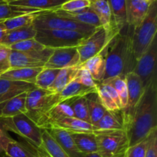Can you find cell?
<instances>
[{"instance_id":"obj_42","label":"cell","mask_w":157,"mask_h":157,"mask_svg":"<svg viewBox=\"0 0 157 157\" xmlns=\"http://www.w3.org/2000/svg\"><path fill=\"white\" fill-rule=\"evenodd\" d=\"M90 0H68L60 7L59 9L67 12H75L90 6Z\"/></svg>"},{"instance_id":"obj_1","label":"cell","mask_w":157,"mask_h":157,"mask_svg":"<svg viewBox=\"0 0 157 157\" xmlns=\"http://www.w3.org/2000/svg\"><path fill=\"white\" fill-rule=\"evenodd\" d=\"M123 115L129 147L146 139L157 130V78L144 89L133 110Z\"/></svg>"},{"instance_id":"obj_25","label":"cell","mask_w":157,"mask_h":157,"mask_svg":"<svg viewBox=\"0 0 157 157\" xmlns=\"http://www.w3.org/2000/svg\"><path fill=\"white\" fill-rule=\"evenodd\" d=\"M52 127H58L69 133H94L96 130L92 124L74 117L64 118L55 123Z\"/></svg>"},{"instance_id":"obj_24","label":"cell","mask_w":157,"mask_h":157,"mask_svg":"<svg viewBox=\"0 0 157 157\" xmlns=\"http://www.w3.org/2000/svg\"><path fill=\"white\" fill-rule=\"evenodd\" d=\"M36 151L38 155L46 157H70L47 130H43L41 146Z\"/></svg>"},{"instance_id":"obj_53","label":"cell","mask_w":157,"mask_h":157,"mask_svg":"<svg viewBox=\"0 0 157 157\" xmlns=\"http://www.w3.org/2000/svg\"><path fill=\"white\" fill-rule=\"evenodd\" d=\"M90 1H91V2H93V1H96V0H90Z\"/></svg>"},{"instance_id":"obj_34","label":"cell","mask_w":157,"mask_h":157,"mask_svg":"<svg viewBox=\"0 0 157 157\" xmlns=\"http://www.w3.org/2000/svg\"><path fill=\"white\" fill-rule=\"evenodd\" d=\"M35 12H40V11L12 6L9 4L7 0H0V22L9 19V18H14V17Z\"/></svg>"},{"instance_id":"obj_12","label":"cell","mask_w":157,"mask_h":157,"mask_svg":"<svg viewBox=\"0 0 157 157\" xmlns=\"http://www.w3.org/2000/svg\"><path fill=\"white\" fill-rule=\"evenodd\" d=\"M80 56L77 48H63L54 49L44 67L61 70L80 66Z\"/></svg>"},{"instance_id":"obj_44","label":"cell","mask_w":157,"mask_h":157,"mask_svg":"<svg viewBox=\"0 0 157 157\" xmlns=\"http://www.w3.org/2000/svg\"><path fill=\"white\" fill-rule=\"evenodd\" d=\"M11 49L0 44V75L11 69L10 66Z\"/></svg>"},{"instance_id":"obj_16","label":"cell","mask_w":157,"mask_h":157,"mask_svg":"<svg viewBox=\"0 0 157 157\" xmlns=\"http://www.w3.org/2000/svg\"><path fill=\"white\" fill-rule=\"evenodd\" d=\"M48 133L56 140L60 147L65 151L70 157H84L83 154L77 147L71 133L58 127H51L47 129Z\"/></svg>"},{"instance_id":"obj_33","label":"cell","mask_w":157,"mask_h":157,"mask_svg":"<svg viewBox=\"0 0 157 157\" xmlns=\"http://www.w3.org/2000/svg\"><path fill=\"white\" fill-rule=\"evenodd\" d=\"M85 98L88 107L90 124L95 127L107 110L101 104L97 92L86 95Z\"/></svg>"},{"instance_id":"obj_41","label":"cell","mask_w":157,"mask_h":157,"mask_svg":"<svg viewBox=\"0 0 157 157\" xmlns=\"http://www.w3.org/2000/svg\"><path fill=\"white\" fill-rule=\"evenodd\" d=\"M97 94L98 95L101 104L104 106V108L109 111H117L121 109L115 104L114 101L111 98L108 93L105 90L101 84H98L97 86Z\"/></svg>"},{"instance_id":"obj_45","label":"cell","mask_w":157,"mask_h":157,"mask_svg":"<svg viewBox=\"0 0 157 157\" xmlns=\"http://www.w3.org/2000/svg\"><path fill=\"white\" fill-rule=\"evenodd\" d=\"M145 157H157V130L150 134V143Z\"/></svg>"},{"instance_id":"obj_49","label":"cell","mask_w":157,"mask_h":157,"mask_svg":"<svg viewBox=\"0 0 157 157\" xmlns=\"http://www.w3.org/2000/svg\"><path fill=\"white\" fill-rule=\"evenodd\" d=\"M84 157H101L98 153H89V154H85Z\"/></svg>"},{"instance_id":"obj_32","label":"cell","mask_w":157,"mask_h":157,"mask_svg":"<svg viewBox=\"0 0 157 157\" xmlns=\"http://www.w3.org/2000/svg\"><path fill=\"white\" fill-rule=\"evenodd\" d=\"M79 66L61 69L48 90L54 94H59L66 86L75 80Z\"/></svg>"},{"instance_id":"obj_8","label":"cell","mask_w":157,"mask_h":157,"mask_svg":"<svg viewBox=\"0 0 157 157\" xmlns=\"http://www.w3.org/2000/svg\"><path fill=\"white\" fill-rule=\"evenodd\" d=\"M95 133L98 153L101 157H117L125 153L129 147L125 130H97Z\"/></svg>"},{"instance_id":"obj_4","label":"cell","mask_w":157,"mask_h":157,"mask_svg":"<svg viewBox=\"0 0 157 157\" xmlns=\"http://www.w3.org/2000/svg\"><path fill=\"white\" fill-rule=\"evenodd\" d=\"M59 103L61 101L58 94L35 87L27 93L25 115L38 126L44 115Z\"/></svg>"},{"instance_id":"obj_29","label":"cell","mask_w":157,"mask_h":157,"mask_svg":"<svg viewBox=\"0 0 157 157\" xmlns=\"http://www.w3.org/2000/svg\"><path fill=\"white\" fill-rule=\"evenodd\" d=\"M78 150L83 154L98 153V144L94 133H70Z\"/></svg>"},{"instance_id":"obj_23","label":"cell","mask_w":157,"mask_h":157,"mask_svg":"<svg viewBox=\"0 0 157 157\" xmlns=\"http://www.w3.org/2000/svg\"><path fill=\"white\" fill-rule=\"evenodd\" d=\"M97 130H124V115L122 110L117 111L106 110L104 116L95 126Z\"/></svg>"},{"instance_id":"obj_17","label":"cell","mask_w":157,"mask_h":157,"mask_svg":"<svg viewBox=\"0 0 157 157\" xmlns=\"http://www.w3.org/2000/svg\"><path fill=\"white\" fill-rule=\"evenodd\" d=\"M27 92H24L0 104V119L25 114Z\"/></svg>"},{"instance_id":"obj_51","label":"cell","mask_w":157,"mask_h":157,"mask_svg":"<svg viewBox=\"0 0 157 157\" xmlns=\"http://www.w3.org/2000/svg\"><path fill=\"white\" fill-rule=\"evenodd\" d=\"M124 154L121 155V156H117V157H124Z\"/></svg>"},{"instance_id":"obj_30","label":"cell","mask_w":157,"mask_h":157,"mask_svg":"<svg viewBox=\"0 0 157 157\" xmlns=\"http://www.w3.org/2000/svg\"><path fill=\"white\" fill-rule=\"evenodd\" d=\"M97 87H86L77 81H73L67 84L58 94L61 102L81 97H85L86 95L91 93H96Z\"/></svg>"},{"instance_id":"obj_19","label":"cell","mask_w":157,"mask_h":157,"mask_svg":"<svg viewBox=\"0 0 157 157\" xmlns=\"http://www.w3.org/2000/svg\"><path fill=\"white\" fill-rule=\"evenodd\" d=\"M90 8L98 16L101 27L113 35L120 33L113 25L111 11L107 0H96L91 2Z\"/></svg>"},{"instance_id":"obj_36","label":"cell","mask_w":157,"mask_h":157,"mask_svg":"<svg viewBox=\"0 0 157 157\" xmlns=\"http://www.w3.org/2000/svg\"><path fill=\"white\" fill-rule=\"evenodd\" d=\"M100 84H106L112 86L114 88L119 96L120 101L121 103L122 110L125 109L128 102V93H127V84H126L125 77L117 76L110 79L105 80Z\"/></svg>"},{"instance_id":"obj_52","label":"cell","mask_w":157,"mask_h":157,"mask_svg":"<svg viewBox=\"0 0 157 157\" xmlns=\"http://www.w3.org/2000/svg\"><path fill=\"white\" fill-rule=\"evenodd\" d=\"M38 157H46V156H41V155H39Z\"/></svg>"},{"instance_id":"obj_9","label":"cell","mask_w":157,"mask_h":157,"mask_svg":"<svg viewBox=\"0 0 157 157\" xmlns=\"http://www.w3.org/2000/svg\"><path fill=\"white\" fill-rule=\"evenodd\" d=\"M116 35L108 32L103 27L97 28L93 34L77 47L81 64L89 58L102 53Z\"/></svg>"},{"instance_id":"obj_39","label":"cell","mask_w":157,"mask_h":157,"mask_svg":"<svg viewBox=\"0 0 157 157\" xmlns=\"http://www.w3.org/2000/svg\"><path fill=\"white\" fill-rule=\"evenodd\" d=\"M9 48L11 50L17 51V52H32L43 50L46 47L42 45L38 41H37L35 38H31V39L25 40V41L12 44Z\"/></svg>"},{"instance_id":"obj_28","label":"cell","mask_w":157,"mask_h":157,"mask_svg":"<svg viewBox=\"0 0 157 157\" xmlns=\"http://www.w3.org/2000/svg\"><path fill=\"white\" fill-rule=\"evenodd\" d=\"M112 14L113 27L121 32L127 26L126 0H107Z\"/></svg>"},{"instance_id":"obj_22","label":"cell","mask_w":157,"mask_h":157,"mask_svg":"<svg viewBox=\"0 0 157 157\" xmlns=\"http://www.w3.org/2000/svg\"><path fill=\"white\" fill-rule=\"evenodd\" d=\"M42 69L43 67H25V68L10 69L6 73L0 75V78L35 84L37 75Z\"/></svg>"},{"instance_id":"obj_13","label":"cell","mask_w":157,"mask_h":157,"mask_svg":"<svg viewBox=\"0 0 157 157\" xmlns=\"http://www.w3.org/2000/svg\"><path fill=\"white\" fill-rule=\"evenodd\" d=\"M150 4L144 0H126L127 26L132 29L139 25L147 15Z\"/></svg>"},{"instance_id":"obj_50","label":"cell","mask_w":157,"mask_h":157,"mask_svg":"<svg viewBox=\"0 0 157 157\" xmlns=\"http://www.w3.org/2000/svg\"><path fill=\"white\" fill-rule=\"evenodd\" d=\"M145 2H148L149 4L151 5L152 3H153L154 2H156V0H144Z\"/></svg>"},{"instance_id":"obj_2","label":"cell","mask_w":157,"mask_h":157,"mask_svg":"<svg viewBox=\"0 0 157 157\" xmlns=\"http://www.w3.org/2000/svg\"><path fill=\"white\" fill-rule=\"evenodd\" d=\"M127 29L125 34H117L104 49L106 53H102L105 58V74L102 81L114 77H125L134 69L136 61L133 57L130 43L133 29L130 27Z\"/></svg>"},{"instance_id":"obj_20","label":"cell","mask_w":157,"mask_h":157,"mask_svg":"<svg viewBox=\"0 0 157 157\" xmlns=\"http://www.w3.org/2000/svg\"><path fill=\"white\" fill-rule=\"evenodd\" d=\"M53 12L55 14H57V15H60V16L67 18L69 19L82 23V24L92 26V27H94L96 29L97 28L101 27V23H100L98 16H97L95 12L93 11V9L90 8V6L84 9H82V10L75 12H64V11L61 10L59 9H56V10L53 11Z\"/></svg>"},{"instance_id":"obj_26","label":"cell","mask_w":157,"mask_h":157,"mask_svg":"<svg viewBox=\"0 0 157 157\" xmlns=\"http://www.w3.org/2000/svg\"><path fill=\"white\" fill-rule=\"evenodd\" d=\"M37 33V29L33 25L19 28L13 30L7 31L1 44L10 47L11 45L25 40L35 38Z\"/></svg>"},{"instance_id":"obj_47","label":"cell","mask_w":157,"mask_h":157,"mask_svg":"<svg viewBox=\"0 0 157 157\" xmlns=\"http://www.w3.org/2000/svg\"><path fill=\"white\" fill-rule=\"evenodd\" d=\"M7 131L4 129L2 124L0 122V156L3 153V149H2V145H3V141H4L5 137L7 135Z\"/></svg>"},{"instance_id":"obj_46","label":"cell","mask_w":157,"mask_h":157,"mask_svg":"<svg viewBox=\"0 0 157 157\" xmlns=\"http://www.w3.org/2000/svg\"><path fill=\"white\" fill-rule=\"evenodd\" d=\"M102 84V86L104 87V88L105 89L106 91L110 94V96L111 97V98L113 99V101H114L115 104H116L117 105L118 107L122 110V107H121V101H120L119 96H118L116 90H114V88H113L112 86L109 85V84Z\"/></svg>"},{"instance_id":"obj_43","label":"cell","mask_w":157,"mask_h":157,"mask_svg":"<svg viewBox=\"0 0 157 157\" xmlns=\"http://www.w3.org/2000/svg\"><path fill=\"white\" fill-rule=\"evenodd\" d=\"M74 81L86 86V87H97L98 83L95 82L92 78L91 75L88 72V71L85 68H83L81 66H79L78 72H77L76 77H75Z\"/></svg>"},{"instance_id":"obj_11","label":"cell","mask_w":157,"mask_h":157,"mask_svg":"<svg viewBox=\"0 0 157 157\" xmlns=\"http://www.w3.org/2000/svg\"><path fill=\"white\" fill-rule=\"evenodd\" d=\"M54 49L45 48L43 50L32 52H21L11 50V69L25 67H44L53 53Z\"/></svg>"},{"instance_id":"obj_3","label":"cell","mask_w":157,"mask_h":157,"mask_svg":"<svg viewBox=\"0 0 157 157\" xmlns=\"http://www.w3.org/2000/svg\"><path fill=\"white\" fill-rule=\"evenodd\" d=\"M157 4L152 3L147 15L142 22L133 29L130 36L131 49L135 60L137 61L148 49L156 37Z\"/></svg>"},{"instance_id":"obj_40","label":"cell","mask_w":157,"mask_h":157,"mask_svg":"<svg viewBox=\"0 0 157 157\" xmlns=\"http://www.w3.org/2000/svg\"><path fill=\"white\" fill-rule=\"evenodd\" d=\"M150 139V135L140 142L127 147L124 154V157H145Z\"/></svg>"},{"instance_id":"obj_37","label":"cell","mask_w":157,"mask_h":157,"mask_svg":"<svg viewBox=\"0 0 157 157\" xmlns=\"http://www.w3.org/2000/svg\"><path fill=\"white\" fill-rule=\"evenodd\" d=\"M67 102H68L70 107H71L74 117L90 124L88 107H87L85 97H81V98L67 100Z\"/></svg>"},{"instance_id":"obj_54","label":"cell","mask_w":157,"mask_h":157,"mask_svg":"<svg viewBox=\"0 0 157 157\" xmlns=\"http://www.w3.org/2000/svg\"><path fill=\"white\" fill-rule=\"evenodd\" d=\"M7 1H9V0H7Z\"/></svg>"},{"instance_id":"obj_7","label":"cell","mask_w":157,"mask_h":157,"mask_svg":"<svg viewBox=\"0 0 157 157\" xmlns=\"http://www.w3.org/2000/svg\"><path fill=\"white\" fill-rule=\"evenodd\" d=\"M33 25L36 29L75 31L87 36H90L96 30L94 27L60 16L53 11L43 12L40 14L34 21Z\"/></svg>"},{"instance_id":"obj_21","label":"cell","mask_w":157,"mask_h":157,"mask_svg":"<svg viewBox=\"0 0 157 157\" xmlns=\"http://www.w3.org/2000/svg\"><path fill=\"white\" fill-rule=\"evenodd\" d=\"M68 0H9L12 6L28 8L42 12L55 11Z\"/></svg>"},{"instance_id":"obj_27","label":"cell","mask_w":157,"mask_h":157,"mask_svg":"<svg viewBox=\"0 0 157 157\" xmlns=\"http://www.w3.org/2000/svg\"><path fill=\"white\" fill-rule=\"evenodd\" d=\"M81 67L88 71L95 82L101 83L105 74V58L103 54H99L89 58L81 64Z\"/></svg>"},{"instance_id":"obj_55","label":"cell","mask_w":157,"mask_h":157,"mask_svg":"<svg viewBox=\"0 0 157 157\" xmlns=\"http://www.w3.org/2000/svg\"><path fill=\"white\" fill-rule=\"evenodd\" d=\"M7 157H8V156H7Z\"/></svg>"},{"instance_id":"obj_5","label":"cell","mask_w":157,"mask_h":157,"mask_svg":"<svg viewBox=\"0 0 157 157\" xmlns=\"http://www.w3.org/2000/svg\"><path fill=\"white\" fill-rule=\"evenodd\" d=\"M0 122L6 131L12 132L21 136L29 142L36 150L41 147L43 130L25 114L22 113L12 117L0 119Z\"/></svg>"},{"instance_id":"obj_31","label":"cell","mask_w":157,"mask_h":157,"mask_svg":"<svg viewBox=\"0 0 157 157\" xmlns=\"http://www.w3.org/2000/svg\"><path fill=\"white\" fill-rule=\"evenodd\" d=\"M2 149L3 153L8 157H38L39 156L21 144L14 140L8 134L3 141Z\"/></svg>"},{"instance_id":"obj_15","label":"cell","mask_w":157,"mask_h":157,"mask_svg":"<svg viewBox=\"0 0 157 157\" xmlns=\"http://www.w3.org/2000/svg\"><path fill=\"white\" fill-rule=\"evenodd\" d=\"M74 117L71 107L69 105L67 101L59 103L55 107H52L44 117L41 120L38 127L42 130H47L52 127L58 121L65 117Z\"/></svg>"},{"instance_id":"obj_6","label":"cell","mask_w":157,"mask_h":157,"mask_svg":"<svg viewBox=\"0 0 157 157\" xmlns=\"http://www.w3.org/2000/svg\"><path fill=\"white\" fill-rule=\"evenodd\" d=\"M87 37L89 36L75 31L37 29L35 39L44 47L57 49L77 48Z\"/></svg>"},{"instance_id":"obj_35","label":"cell","mask_w":157,"mask_h":157,"mask_svg":"<svg viewBox=\"0 0 157 157\" xmlns=\"http://www.w3.org/2000/svg\"><path fill=\"white\" fill-rule=\"evenodd\" d=\"M42 12H43L40 11V12H32V13L25 14V15H19V16L14 17V18H9V19L4 21H3V24H4L5 27H6L7 31L13 30V29H19V28L22 27H26V26L33 25V22L35 18L40 14L42 13Z\"/></svg>"},{"instance_id":"obj_18","label":"cell","mask_w":157,"mask_h":157,"mask_svg":"<svg viewBox=\"0 0 157 157\" xmlns=\"http://www.w3.org/2000/svg\"><path fill=\"white\" fill-rule=\"evenodd\" d=\"M35 87H36L35 84L29 83L9 81L0 78V104L20 94L29 91Z\"/></svg>"},{"instance_id":"obj_14","label":"cell","mask_w":157,"mask_h":157,"mask_svg":"<svg viewBox=\"0 0 157 157\" xmlns=\"http://www.w3.org/2000/svg\"><path fill=\"white\" fill-rule=\"evenodd\" d=\"M126 84L128 93V102L125 109L122 110L124 113H128L133 110L144 91L140 78L133 71L129 72L125 76Z\"/></svg>"},{"instance_id":"obj_38","label":"cell","mask_w":157,"mask_h":157,"mask_svg":"<svg viewBox=\"0 0 157 157\" xmlns=\"http://www.w3.org/2000/svg\"><path fill=\"white\" fill-rule=\"evenodd\" d=\"M60 70L58 69H52L43 67L42 70L39 72L35 79V85L38 88L48 90L50 89L53 84L57 75Z\"/></svg>"},{"instance_id":"obj_10","label":"cell","mask_w":157,"mask_h":157,"mask_svg":"<svg viewBox=\"0 0 157 157\" xmlns=\"http://www.w3.org/2000/svg\"><path fill=\"white\" fill-rule=\"evenodd\" d=\"M156 57L157 40L156 37L152 41L147 51L136 61L133 71L138 75L144 89L156 79Z\"/></svg>"},{"instance_id":"obj_48","label":"cell","mask_w":157,"mask_h":157,"mask_svg":"<svg viewBox=\"0 0 157 157\" xmlns=\"http://www.w3.org/2000/svg\"><path fill=\"white\" fill-rule=\"evenodd\" d=\"M6 32H7V30H6V27H5L4 24H3V21H1L0 22V44L2 41L3 38H4L5 35L6 34Z\"/></svg>"}]
</instances>
